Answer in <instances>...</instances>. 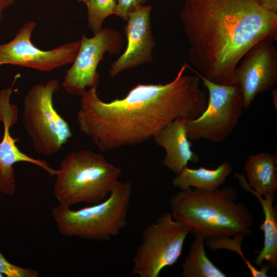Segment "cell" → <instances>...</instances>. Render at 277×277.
<instances>
[{"label": "cell", "mask_w": 277, "mask_h": 277, "mask_svg": "<svg viewBox=\"0 0 277 277\" xmlns=\"http://www.w3.org/2000/svg\"><path fill=\"white\" fill-rule=\"evenodd\" d=\"M151 7L144 6L132 13L125 32L127 46L124 53L110 66L109 75L114 77L121 72L152 62L155 42L151 26Z\"/></svg>", "instance_id": "12"}, {"label": "cell", "mask_w": 277, "mask_h": 277, "mask_svg": "<svg viewBox=\"0 0 277 277\" xmlns=\"http://www.w3.org/2000/svg\"><path fill=\"white\" fill-rule=\"evenodd\" d=\"M2 11H0V25H1V22L2 21V17H3V14H2Z\"/></svg>", "instance_id": "25"}, {"label": "cell", "mask_w": 277, "mask_h": 277, "mask_svg": "<svg viewBox=\"0 0 277 277\" xmlns=\"http://www.w3.org/2000/svg\"><path fill=\"white\" fill-rule=\"evenodd\" d=\"M36 23L28 21L9 42L0 45V67L12 65L49 72L72 63L79 50L80 39L43 50L31 41Z\"/></svg>", "instance_id": "10"}, {"label": "cell", "mask_w": 277, "mask_h": 277, "mask_svg": "<svg viewBox=\"0 0 277 277\" xmlns=\"http://www.w3.org/2000/svg\"><path fill=\"white\" fill-rule=\"evenodd\" d=\"M17 120V108L10 100H0V121L4 127V135L0 142V192L12 195L16 191V181L13 165L17 162L32 164L44 169L50 175L55 176L56 170L45 161L31 157L22 152L16 145L18 139L11 136L10 128Z\"/></svg>", "instance_id": "13"}, {"label": "cell", "mask_w": 277, "mask_h": 277, "mask_svg": "<svg viewBox=\"0 0 277 277\" xmlns=\"http://www.w3.org/2000/svg\"><path fill=\"white\" fill-rule=\"evenodd\" d=\"M277 157L270 152L250 155L244 167L248 186L262 196L275 194L277 189Z\"/></svg>", "instance_id": "16"}, {"label": "cell", "mask_w": 277, "mask_h": 277, "mask_svg": "<svg viewBox=\"0 0 277 277\" xmlns=\"http://www.w3.org/2000/svg\"><path fill=\"white\" fill-rule=\"evenodd\" d=\"M78 2H84L85 3L86 1H87V0H76Z\"/></svg>", "instance_id": "26"}, {"label": "cell", "mask_w": 277, "mask_h": 277, "mask_svg": "<svg viewBox=\"0 0 277 277\" xmlns=\"http://www.w3.org/2000/svg\"><path fill=\"white\" fill-rule=\"evenodd\" d=\"M15 0H0V11L3 12L6 9L11 6Z\"/></svg>", "instance_id": "24"}, {"label": "cell", "mask_w": 277, "mask_h": 277, "mask_svg": "<svg viewBox=\"0 0 277 277\" xmlns=\"http://www.w3.org/2000/svg\"><path fill=\"white\" fill-rule=\"evenodd\" d=\"M238 192L226 186L214 190L190 188L171 198L173 219L206 240L237 235L250 236L253 219L247 206L236 202Z\"/></svg>", "instance_id": "3"}, {"label": "cell", "mask_w": 277, "mask_h": 277, "mask_svg": "<svg viewBox=\"0 0 277 277\" xmlns=\"http://www.w3.org/2000/svg\"><path fill=\"white\" fill-rule=\"evenodd\" d=\"M273 38H263L245 54L234 72V85L242 93L245 109L255 97L270 90L277 81V50Z\"/></svg>", "instance_id": "11"}, {"label": "cell", "mask_w": 277, "mask_h": 277, "mask_svg": "<svg viewBox=\"0 0 277 277\" xmlns=\"http://www.w3.org/2000/svg\"><path fill=\"white\" fill-rule=\"evenodd\" d=\"M121 170L101 154L80 149L61 161L53 193L60 205L95 204L104 200L114 187Z\"/></svg>", "instance_id": "4"}, {"label": "cell", "mask_w": 277, "mask_h": 277, "mask_svg": "<svg viewBox=\"0 0 277 277\" xmlns=\"http://www.w3.org/2000/svg\"><path fill=\"white\" fill-rule=\"evenodd\" d=\"M184 63L174 78L165 84H138L122 98L105 102L96 87L81 96L76 118L80 130L103 152L143 143L178 117H198L208 98L200 78L185 75Z\"/></svg>", "instance_id": "1"}, {"label": "cell", "mask_w": 277, "mask_h": 277, "mask_svg": "<svg viewBox=\"0 0 277 277\" xmlns=\"http://www.w3.org/2000/svg\"><path fill=\"white\" fill-rule=\"evenodd\" d=\"M190 228L173 219L170 212L161 214L143 230L133 258L132 273L139 277H157L175 264Z\"/></svg>", "instance_id": "7"}, {"label": "cell", "mask_w": 277, "mask_h": 277, "mask_svg": "<svg viewBox=\"0 0 277 277\" xmlns=\"http://www.w3.org/2000/svg\"><path fill=\"white\" fill-rule=\"evenodd\" d=\"M131 194V183L118 180L101 202L77 210L58 204L52 209V215L58 231L64 236L108 241L126 226Z\"/></svg>", "instance_id": "5"}, {"label": "cell", "mask_w": 277, "mask_h": 277, "mask_svg": "<svg viewBox=\"0 0 277 277\" xmlns=\"http://www.w3.org/2000/svg\"><path fill=\"white\" fill-rule=\"evenodd\" d=\"M146 0H117L115 13L125 21H127L129 15L145 6Z\"/></svg>", "instance_id": "22"}, {"label": "cell", "mask_w": 277, "mask_h": 277, "mask_svg": "<svg viewBox=\"0 0 277 277\" xmlns=\"http://www.w3.org/2000/svg\"><path fill=\"white\" fill-rule=\"evenodd\" d=\"M232 169L231 164L227 161L221 163L214 169L204 167L191 169L187 167L172 180V185L180 190L192 188L203 190H214L226 183Z\"/></svg>", "instance_id": "17"}, {"label": "cell", "mask_w": 277, "mask_h": 277, "mask_svg": "<svg viewBox=\"0 0 277 277\" xmlns=\"http://www.w3.org/2000/svg\"><path fill=\"white\" fill-rule=\"evenodd\" d=\"M4 275L3 273H2L1 272H0V277H3Z\"/></svg>", "instance_id": "27"}, {"label": "cell", "mask_w": 277, "mask_h": 277, "mask_svg": "<svg viewBox=\"0 0 277 277\" xmlns=\"http://www.w3.org/2000/svg\"><path fill=\"white\" fill-rule=\"evenodd\" d=\"M0 272L8 277H36L38 274L35 270L22 268L9 263L1 252Z\"/></svg>", "instance_id": "21"}, {"label": "cell", "mask_w": 277, "mask_h": 277, "mask_svg": "<svg viewBox=\"0 0 277 277\" xmlns=\"http://www.w3.org/2000/svg\"><path fill=\"white\" fill-rule=\"evenodd\" d=\"M234 176L242 189L258 199L264 213V221L260 225L264 234L263 247L254 262L258 266H262L265 261L270 269L275 270L277 268V206H273V203L276 195L264 196L259 194L251 189L244 174L236 173Z\"/></svg>", "instance_id": "15"}, {"label": "cell", "mask_w": 277, "mask_h": 277, "mask_svg": "<svg viewBox=\"0 0 277 277\" xmlns=\"http://www.w3.org/2000/svg\"><path fill=\"white\" fill-rule=\"evenodd\" d=\"M265 10L277 13V0H256Z\"/></svg>", "instance_id": "23"}, {"label": "cell", "mask_w": 277, "mask_h": 277, "mask_svg": "<svg viewBox=\"0 0 277 277\" xmlns=\"http://www.w3.org/2000/svg\"><path fill=\"white\" fill-rule=\"evenodd\" d=\"M88 12V26L96 34L102 29L104 21L114 14L116 7L115 0H87L85 2Z\"/></svg>", "instance_id": "20"}, {"label": "cell", "mask_w": 277, "mask_h": 277, "mask_svg": "<svg viewBox=\"0 0 277 277\" xmlns=\"http://www.w3.org/2000/svg\"><path fill=\"white\" fill-rule=\"evenodd\" d=\"M202 81L208 92L206 107L196 118L186 121L190 140H205L215 143L225 140L239 122L244 111L243 98L235 85L214 83L203 77L189 65Z\"/></svg>", "instance_id": "8"}, {"label": "cell", "mask_w": 277, "mask_h": 277, "mask_svg": "<svg viewBox=\"0 0 277 277\" xmlns=\"http://www.w3.org/2000/svg\"><path fill=\"white\" fill-rule=\"evenodd\" d=\"M80 41L79 50L66 72L62 86L68 93L81 96L86 90L97 88L99 75L96 69L104 53H120L124 39L117 31L106 28L90 38L82 34Z\"/></svg>", "instance_id": "9"}, {"label": "cell", "mask_w": 277, "mask_h": 277, "mask_svg": "<svg viewBox=\"0 0 277 277\" xmlns=\"http://www.w3.org/2000/svg\"><path fill=\"white\" fill-rule=\"evenodd\" d=\"M245 236L237 235L232 237L218 238L206 240L205 244L211 251L225 249L238 254L243 259L253 277H267L269 270L267 265H264L260 269L256 268L245 257L241 248L242 242Z\"/></svg>", "instance_id": "19"}, {"label": "cell", "mask_w": 277, "mask_h": 277, "mask_svg": "<svg viewBox=\"0 0 277 277\" xmlns=\"http://www.w3.org/2000/svg\"><path fill=\"white\" fill-rule=\"evenodd\" d=\"M180 18L190 63L217 84L234 85L235 69L247 51L263 38L277 39V13L256 0H185Z\"/></svg>", "instance_id": "2"}, {"label": "cell", "mask_w": 277, "mask_h": 277, "mask_svg": "<svg viewBox=\"0 0 277 277\" xmlns=\"http://www.w3.org/2000/svg\"><path fill=\"white\" fill-rule=\"evenodd\" d=\"M186 120L178 117L153 136L152 139L163 147L166 155L162 164L176 175L187 167L189 162L196 163L200 158L191 149L193 144L186 131Z\"/></svg>", "instance_id": "14"}, {"label": "cell", "mask_w": 277, "mask_h": 277, "mask_svg": "<svg viewBox=\"0 0 277 277\" xmlns=\"http://www.w3.org/2000/svg\"><path fill=\"white\" fill-rule=\"evenodd\" d=\"M205 239L194 234V239L182 265L183 277H226L207 257L205 250Z\"/></svg>", "instance_id": "18"}, {"label": "cell", "mask_w": 277, "mask_h": 277, "mask_svg": "<svg viewBox=\"0 0 277 277\" xmlns=\"http://www.w3.org/2000/svg\"><path fill=\"white\" fill-rule=\"evenodd\" d=\"M60 89L56 79L32 87L23 100L22 122L34 150L46 156L57 154L72 136L67 122L53 105Z\"/></svg>", "instance_id": "6"}]
</instances>
